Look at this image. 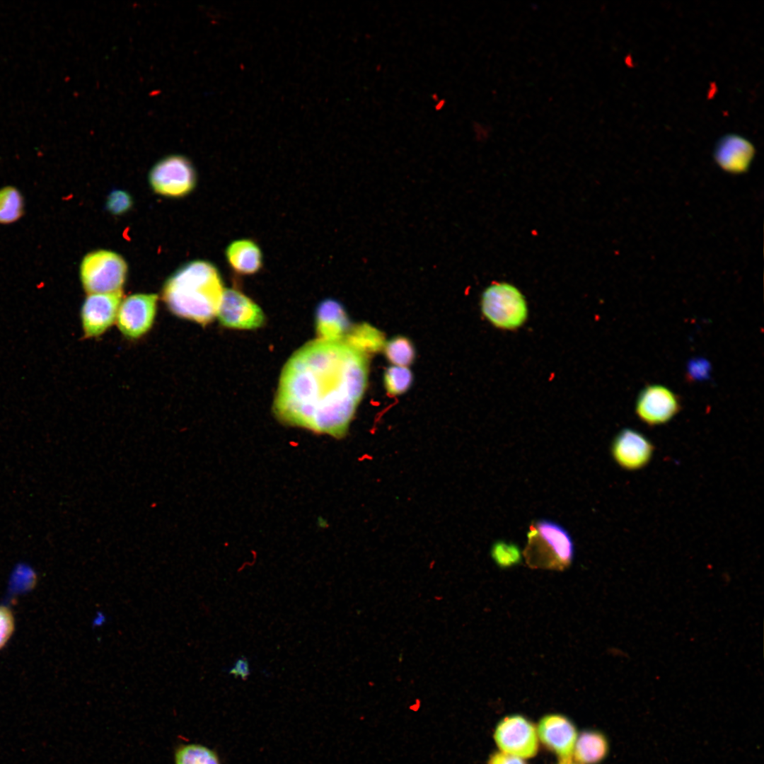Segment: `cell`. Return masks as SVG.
Masks as SVG:
<instances>
[{
	"instance_id": "1",
	"label": "cell",
	"mask_w": 764,
	"mask_h": 764,
	"mask_svg": "<svg viewBox=\"0 0 764 764\" xmlns=\"http://www.w3.org/2000/svg\"><path fill=\"white\" fill-rule=\"evenodd\" d=\"M366 353L345 340L316 339L285 364L273 411L284 424L344 437L367 386Z\"/></svg>"
},
{
	"instance_id": "2",
	"label": "cell",
	"mask_w": 764,
	"mask_h": 764,
	"mask_svg": "<svg viewBox=\"0 0 764 764\" xmlns=\"http://www.w3.org/2000/svg\"><path fill=\"white\" fill-rule=\"evenodd\" d=\"M224 291L216 267L207 261L195 260L167 279L162 298L175 316L205 325L216 316Z\"/></svg>"
},
{
	"instance_id": "3",
	"label": "cell",
	"mask_w": 764,
	"mask_h": 764,
	"mask_svg": "<svg viewBox=\"0 0 764 764\" xmlns=\"http://www.w3.org/2000/svg\"><path fill=\"white\" fill-rule=\"evenodd\" d=\"M523 550L526 564L533 569L564 570L574 557V545L569 533L556 523L533 521L527 533Z\"/></svg>"
},
{
	"instance_id": "4",
	"label": "cell",
	"mask_w": 764,
	"mask_h": 764,
	"mask_svg": "<svg viewBox=\"0 0 764 764\" xmlns=\"http://www.w3.org/2000/svg\"><path fill=\"white\" fill-rule=\"evenodd\" d=\"M480 305L483 316L499 329L516 330L528 318V308L523 294L508 282H495L486 287Z\"/></svg>"
},
{
	"instance_id": "5",
	"label": "cell",
	"mask_w": 764,
	"mask_h": 764,
	"mask_svg": "<svg viewBox=\"0 0 764 764\" xmlns=\"http://www.w3.org/2000/svg\"><path fill=\"white\" fill-rule=\"evenodd\" d=\"M127 272L125 260L118 254L105 250L87 254L80 266V278L88 294L122 291Z\"/></svg>"
},
{
	"instance_id": "6",
	"label": "cell",
	"mask_w": 764,
	"mask_h": 764,
	"mask_svg": "<svg viewBox=\"0 0 764 764\" xmlns=\"http://www.w3.org/2000/svg\"><path fill=\"white\" fill-rule=\"evenodd\" d=\"M153 190L163 196L178 197L190 192L196 184V173L190 161L180 155L159 161L149 174Z\"/></svg>"
},
{
	"instance_id": "7",
	"label": "cell",
	"mask_w": 764,
	"mask_h": 764,
	"mask_svg": "<svg viewBox=\"0 0 764 764\" xmlns=\"http://www.w3.org/2000/svg\"><path fill=\"white\" fill-rule=\"evenodd\" d=\"M495 741L502 752L519 757L531 758L538 751V734L533 724L521 715L503 719L497 725Z\"/></svg>"
},
{
	"instance_id": "8",
	"label": "cell",
	"mask_w": 764,
	"mask_h": 764,
	"mask_svg": "<svg viewBox=\"0 0 764 764\" xmlns=\"http://www.w3.org/2000/svg\"><path fill=\"white\" fill-rule=\"evenodd\" d=\"M158 296L154 294H135L121 301L117 324L127 337L138 339L151 328L156 313Z\"/></svg>"
},
{
	"instance_id": "9",
	"label": "cell",
	"mask_w": 764,
	"mask_h": 764,
	"mask_svg": "<svg viewBox=\"0 0 764 764\" xmlns=\"http://www.w3.org/2000/svg\"><path fill=\"white\" fill-rule=\"evenodd\" d=\"M216 316L222 325L233 329H256L265 323L260 306L235 289H224Z\"/></svg>"
},
{
	"instance_id": "10",
	"label": "cell",
	"mask_w": 764,
	"mask_h": 764,
	"mask_svg": "<svg viewBox=\"0 0 764 764\" xmlns=\"http://www.w3.org/2000/svg\"><path fill=\"white\" fill-rule=\"evenodd\" d=\"M678 397L661 385H649L639 393L635 412L639 419L649 426L666 424L679 412Z\"/></svg>"
},
{
	"instance_id": "11",
	"label": "cell",
	"mask_w": 764,
	"mask_h": 764,
	"mask_svg": "<svg viewBox=\"0 0 764 764\" xmlns=\"http://www.w3.org/2000/svg\"><path fill=\"white\" fill-rule=\"evenodd\" d=\"M122 296V290L88 295L81 309L85 337L100 336L112 325L117 318Z\"/></svg>"
},
{
	"instance_id": "12",
	"label": "cell",
	"mask_w": 764,
	"mask_h": 764,
	"mask_svg": "<svg viewBox=\"0 0 764 764\" xmlns=\"http://www.w3.org/2000/svg\"><path fill=\"white\" fill-rule=\"evenodd\" d=\"M654 446L639 432L627 428L622 429L611 445V453L617 464L626 470L635 471L644 468L651 461Z\"/></svg>"
},
{
	"instance_id": "13",
	"label": "cell",
	"mask_w": 764,
	"mask_h": 764,
	"mask_svg": "<svg viewBox=\"0 0 764 764\" xmlns=\"http://www.w3.org/2000/svg\"><path fill=\"white\" fill-rule=\"evenodd\" d=\"M538 734L541 741L562 758L571 757L577 734L567 718L559 714L544 717L538 724Z\"/></svg>"
},
{
	"instance_id": "14",
	"label": "cell",
	"mask_w": 764,
	"mask_h": 764,
	"mask_svg": "<svg viewBox=\"0 0 764 764\" xmlns=\"http://www.w3.org/2000/svg\"><path fill=\"white\" fill-rule=\"evenodd\" d=\"M755 154L753 144L744 137L737 134H727L717 141L714 157L717 164L731 173L746 170Z\"/></svg>"
},
{
	"instance_id": "15",
	"label": "cell",
	"mask_w": 764,
	"mask_h": 764,
	"mask_svg": "<svg viewBox=\"0 0 764 764\" xmlns=\"http://www.w3.org/2000/svg\"><path fill=\"white\" fill-rule=\"evenodd\" d=\"M349 328L348 316L340 302L328 299L320 303L316 312V329L319 339L344 340Z\"/></svg>"
},
{
	"instance_id": "16",
	"label": "cell",
	"mask_w": 764,
	"mask_h": 764,
	"mask_svg": "<svg viewBox=\"0 0 764 764\" xmlns=\"http://www.w3.org/2000/svg\"><path fill=\"white\" fill-rule=\"evenodd\" d=\"M226 257L231 270L238 274H254L262 267L261 250L250 239H240L231 243L226 248Z\"/></svg>"
},
{
	"instance_id": "17",
	"label": "cell",
	"mask_w": 764,
	"mask_h": 764,
	"mask_svg": "<svg viewBox=\"0 0 764 764\" xmlns=\"http://www.w3.org/2000/svg\"><path fill=\"white\" fill-rule=\"evenodd\" d=\"M573 751L579 763L597 764L606 757L608 742L601 732L585 731L578 738Z\"/></svg>"
},
{
	"instance_id": "18",
	"label": "cell",
	"mask_w": 764,
	"mask_h": 764,
	"mask_svg": "<svg viewBox=\"0 0 764 764\" xmlns=\"http://www.w3.org/2000/svg\"><path fill=\"white\" fill-rule=\"evenodd\" d=\"M23 212V199L14 187L0 189V224H8L18 220Z\"/></svg>"
},
{
	"instance_id": "19",
	"label": "cell",
	"mask_w": 764,
	"mask_h": 764,
	"mask_svg": "<svg viewBox=\"0 0 764 764\" xmlns=\"http://www.w3.org/2000/svg\"><path fill=\"white\" fill-rule=\"evenodd\" d=\"M174 758L175 764H220L214 751L195 743L180 745L175 750Z\"/></svg>"
},
{
	"instance_id": "20",
	"label": "cell",
	"mask_w": 764,
	"mask_h": 764,
	"mask_svg": "<svg viewBox=\"0 0 764 764\" xmlns=\"http://www.w3.org/2000/svg\"><path fill=\"white\" fill-rule=\"evenodd\" d=\"M386 358L395 366H407L415 356L411 342L404 337H395L383 345Z\"/></svg>"
},
{
	"instance_id": "21",
	"label": "cell",
	"mask_w": 764,
	"mask_h": 764,
	"mask_svg": "<svg viewBox=\"0 0 764 764\" xmlns=\"http://www.w3.org/2000/svg\"><path fill=\"white\" fill-rule=\"evenodd\" d=\"M347 342L365 352L376 351L383 345V337L379 331L369 325L356 328L352 332L344 339Z\"/></svg>"
},
{
	"instance_id": "22",
	"label": "cell",
	"mask_w": 764,
	"mask_h": 764,
	"mask_svg": "<svg viewBox=\"0 0 764 764\" xmlns=\"http://www.w3.org/2000/svg\"><path fill=\"white\" fill-rule=\"evenodd\" d=\"M412 382V374L407 366H391L384 374V385L391 395L405 393Z\"/></svg>"
},
{
	"instance_id": "23",
	"label": "cell",
	"mask_w": 764,
	"mask_h": 764,
	"mask_svg": "<svg viewBox=\"0 0 764 764\" xmlns=\"http://www.w3.org/2000/svg\"><path fill=\"white\" fill-rule=\"evenodd\" d=\"M490 554L494 562L502 568L515 566L521 561L522 555L519 548L516 544L504 540L495 542Z\"/></svg>"
},
{
	"instance_id": "24",
	"label": "cell",
	"mask_w": 764,
	"mask_h": 764,
	"mask_svg": "<svg viewBox=\"0 0 764 764\" xmlns=\"http://www.w3.org/2000/svg\"><path fill=\"white\" fill-rule=\"evenodd\" d=\"M132 205L130 195L122 190L112 192L107 199L106 206L108 210L115 215L122 214L127 212Z\"/></svg>"
},
{
	"instance_id": "25",
	"label": "cell",
	"mask_w": 764,
	"mask_h": 764,
	"mask_svg": "<svg viewBox=\"0 0 764 764\" xmlns=\"http://www.w3.org/2000/svg\"><path fill=\"white\" fill-rule=\"evenodd\" d=\"M15 630V619L11 610L0 605V649L10 639Z\"/></svg>"
},
{
	"instance_id": "26",
	"label": "cell",
	"mask_w": 764,
	"mask_h": 764,
	"mask_svg": "<svg viewBox=\"0 0 764 764\" xmlns=\"http://www.w3.org/2000/svg\"><path fill=\"white\" fill-rule=\"evenodd\" d=\"M688 376L690 380H702L709 378L710 365L702 358L690 360L688 365Z\"/></svg>"
},
{
	"instance_id": "27",
	"label": "cell",
	"mask_w": 764,
	"mask_h": 764,
	"mask_svg": "<svg viewBox=\"0 0 764 764\" xmlns=\"http://www.w3.org/2000/svg\"><path fill=\"white\" fill-rule=\"evenodd\" d=\"M228 673L233 675L235 677H239L244 680L246 679L250 673L249 662L243 656L237 659L232 666L228 670Z\"/></svg>"
},
{
	"instance_id": "28",
	"label": "cell",
	"mask_w": 764,
	"mask_h": 764,
	"mask_svg": "<svg viewBox=\"0 0 764 764\" xmlns=\"http://www.w3.org/2000/svg\"><path fill=\"white\" fill-rule=\"evenodd\" d=\"M488 764H526L520 758L506 753H496L490 758Z\"/></svg>"
},
{
	"instance_id": "29",
	"label": "cell",
	"mask_w": 764,
	"mask_h": 764,
	"mask_svg": "<svg viewBox=\"0 0 764 764\" xmlns=\"http://www.w3.org/2000/svg\"><path fill=\"white\" fill-rule=\"evenodd\" d=\"M444 105H445V100H439L437 102V104L435 105V109L436 110H441V109L443 108Z\"/></svg>"
},
{
	"instance_id": "30",
	"label": "cell",
	"mask_w": 764,
	"mask_h": 764,
	"mask_svg": "<svg viewBox=\"0 0 764 764\" xmlns=\"http://www.w3.org/2000/svg\"><path fill=\"white\" fill-rule=\"evenodd\" d=\"M559 764H576V763H574L571 760L570 758H562V760L560 761V763Z\"/></svg>"
}]
</instances>
